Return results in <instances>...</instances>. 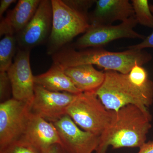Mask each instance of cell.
I'll return each mask as SVG.
<instances>
[{
	"mask_svg": "<svg viewBox=\"0 0 153 153\" xmlns=\"http://www.w3.org/2000/svg\"><path fill=\"white\" fill-rule=\"evenodd\" d=\"M20 139L30 144L41 153L53 145H62L59 133L54 124L31 112Z\"/></svg>",
	"mask_w": 153,
	"mask_h": 153,
	"instance_id": "7c38bea8",
	"label": "cell"
},
{
	"mask_svg": "<svg viewBox=\"0 0 153 153\" xmlns=\"http://www.w3.org/2000/svg\"><path fill=\"white\" fill-rule=\"evenodd\" d=\"M115 114V111L107 109L95 92L77 94L66 111L82 129L99 137L111 123Z\"/></svg>",
	"mask_w": 153,
	"mask_h": 153,
	"instance_id": "5b68a950",
	"label": "cell"
},
{
	"mask_svg": "<svg viewBox=\"0 0 153 153\" xmlns=\"http://www.w3.org/2000/svg\"><path fill=\"white\" fill-rule=\"evenodd\" d=\"M42 153H68L62 145L56 144L51 146Z\"/></svg>",
	"mask_w": 153,
	"mask_h": 153,
	"instance_id": "cb8c5ba5",
	"label": "cell"
},
{
	"mask_svg": "<svg viewBox=\"0 0 153 153\" xmlns=\"http://www.w3.org/2000/svg\"><path fill=\"white\" fill-rule=\"evenodd\" d=\"M13 97L30 105L34 95V76L30 63V50L20 49L7 71Z\"/></svg>",
	"mask_w": 153,
	"mask_h": 153,
	"instance_id": "30bf717a",
	"label": "cell"
},
{
	"mask_svg": "<svg viewBox=\"0 0 153 153\" xmlns=\"http://www.w3.org/2000/svg\"><path fill=\"white\" fill-rule=\"evenodd\" d=\"M151 12L153 14V4H150ZM153 48V32L144 39L139 44L132 45L127 47V49L143 50L146 48Z\"/></svg>",
	"mask_w": 153,
	"mask_h": 153,
	"instance_id": "603a6c76",
	"label": "cell"
},
{
	"mask_svg": "<svg viewBox=\"0 0 153 153\" xmlns=\"http://www.w3.org/2000/svg\"><path fill=\"white\" fill-rule=\"evenodd\" d=\"M52 17L51 1H41L33 18L16 36L21 49L30 50L49 38L52 30Z\"/></svg>",
	"mask_w": 153,
	"mask_h": 153,
	"instance_id": "9c48e42d",
	"label": "cell"
},
{
	"mask_svg": "<svg viewBox=\"0 0 153 153\" xmlns=\"http://www.w3.org/2000/svg\"><path fill=\"white\" fill-rule=\"evenodd\" d=\"M17 39L14 35L5 36L0 41V72H7L13 64Z\"/></svg>",
	"mask_w": 153,
	"mask_h": 153,
	"instance_id": "e0dca14e",
	"label": "cell"
},
{
	"mask_svg": "<svg viewBox=\"0 0 153 153\" xmlns=\"http://www.w3.org/2000/svg\"><path fill=\"white\" fill-rule=\"evenodd\" d=\"M12 92L10 81L7 72H0V99L1 102L7 100Z\"/></svg>",
	"mask_w": 153,
	"mask_h": 153,
	"instance_id": "7402d4cb",
	"label": "cell"
},
{
	"mask_svg": "<svg viewBox=\"0 0 153 153\" xmlns=\"http://www.w3.org/2000/svg\"><path fill=\"white\" fill-rule=\"evenodd\" d=\"M41 1L19 0L16 5L2 19L0 36L18 34L23 30L36 13Z\"/></svg>",
	"mask_w": 153,
	"mask_h": 153,
	"instance_id": "5bb4252c",
	"label": "cell"
},
{
	"mask_svg": "<svg viewBox=\"0 0 153 153\" xmlns=\"http://www.w3.org/2000/svg\"><path fill=\"white\" fill-rule=\"evenodd\" d=\"M135 16L131 2L128 0H96L95 7L88 15L91 25H111Z\"/></svg>",
	"mask_w": 153,
	"mask_h": 153,
	"instance_id": "4fadbf2b",
	"label": "cell"
},
{
	"mask_svg": "<svg viewBox=\"0 0 153 153\" xmlns=\"http://www.w3.org/2000/svg\"><path fill=\"white\" fill-rule=\"evenodd\" d=\"M53 123L67 153H92L96 150L100 137L79 128L68 115Z\"/></svg>",
	"mask_w": 153,
	"mask_h": 153,
	"instance_id": "8fae6325",
	"label": "cell"
},
{
	"mask_svg": "<svg viewBox=\"0 0 153 153\" xmlns=\"http://www.w3.org/2000/svg\"><path fill=\"white\" fill-rule=\"evenodd\" d=\"M135 17L138 24L153 28V14L148 0H132Z\"/></svg>",
	"mask_w": 153,
	"mask_h": 153,
	"instance_id": "ac0fdd59",
	"label": "cell"
},
{
	"mask_svg": "<svg viewBox=\"0 0 153 153\" xmlns=\"http://www.w3.org/2000/svg\"><path fill=\"white\" fill-rule=\"evenodd\" d=\"M76 95L68 92L51 91L35 84L30 112L54 123L67 114V108Z\"/></svg>",
	"mask_w": 153,
	"mask_h": 153,
	"instance_id": "ba28073f",
	"label": "cell"
},
{
	"mask_svg": "<svg viewBox=\"0 0 153 153\" xmlns=\"http://www.w3.org/2000/svg\"><path fill=\"white\" fill-rule=\"evenodd\" d=\"M71 8L83 13L88 14V10L95 4L96 0H63Z\"/></svg>",
	"mask_w": 153,
	"mask_h": 153,
	"instance_id": "44dd1931",
	"label": "cell"
},
{
	"mask_svg": "<svg viewBox=\"0 0 153 153\" xmlns=\"http://www.w3.org/2000/svg\"><path fill=\"white\" fill-rule=\"evenodd\" d=\"M30 113V105L13 98L0 104V149L21 138Z\"/></svg>",
	"mask_w": 153,
	"mask_h": 153,
	"instance_id": "52a82bcc",
	"label": "cell"
},
{
	"mask_svg": "<svg viewBox=\"0 0 153 153\" xmlns=\"http://www.w3.org/2000/svg\"><path fill=\"white\" fill-rule=\"evenodd\" d=\"M0 153H41L30 144L19 139L0 149Z\"/></svg>",
	"mask_w": 153,
	"mask_h": 153,
	"instance_id": "d6986e66",
	"label": "cell"
},
{
	"mask_svg": "<svg viewBox=\"0 0 153 153\" xmlns=\"http://www.w3.org/2000/svg\"><path fill=\"white\" fill-rule=\"evenodd\" d=\"M103 83L96 94L107 109L117 111L121 108L132 104L144 109L153 102V82L138 86L129 78L128 74L117 71H104Z\"/></svg>",
	"mask_w": 153,
	"mask_h": 153,
	"instance_id": "3957f363",
	"label": "cell"
},
{
	"mask_svg": "<svg viewBox=\"0 0 153 153\" xmlns=\"http://www.w3.org/2000/svg\"><path fill=\"white\" fill-rule=\"evenodd\" d=\"M75 87L81 92H95L105 79L104 71H98L91 64H85L63 69Z\"/></svg>",
	"mask_w": 153,
	"mask_h": 153,
	"instance_id": "9a60e30c",
	"label": "cell"
},
{
	"mask_svg": "<svg viewBox=\"0 0 153 153\" xmlns=\"http://www.w3.org/2000/svg\"><path fill=\"white\" fill-rule=\"evenodd\" d=\"M137 153H153V141L145 143L139 148Z\"/></svg>",
	"mask_w": 153,
	"mask_h": 153,
	"instance_id": "d4e9b609",
	"label": "cell"
},
{
	"mask_svg": "<svg viewBox=\"0 0 153 153\" xmlns=\"http://www.w3.org/2000/svg\"><path fill=\"white\" fill-rule=\"evenodd\" d=\"M52 30L49 38L48 53L54 55L64 45L90 28L89 14L71 8L63 0H51Z\"/></svg>",
	"mask_w": 153,
	"mask_h": 153,
	"instance_id": "277c9868",
	"label": "cell"
},
{
	"mask_svg": "<svg viewBox=\"0 0 153 153\" xmlns=\"http://www.w3.org/2000/svg\"><path fill=\"white\" fill-rule=\"evenodd\" d=\"M137 24L134 16L117 25H91L90 28L74 43V47L82 49L102 47L111 41L124 38L143 40L146 36L134 30Z\"/></svg>",
	"mask_w": 153,
	"mask_h": 153,
	"instance_id": "8992f818",
	"label": "cell"
},
{
	"mask_svg": "<svg viewBox=\"0 0 153 153\" xmlns=\"http://www.w3.org/2000/svg\"><path fill=\"white\" fill-rule=\"evenodd\" d=\"M128 74L131 81L138 86H144L151 80L147 70L140 65L134 66Z\"/></svg>",
	"mask_w": 153,
	"mask_h": 153,
	"instance_id": "ffe728a7",
	"label": "cell"
},
{
	"mask_svg": "<svg viewBox=\"0 0 153 153\" xmlns=\"http://www.w3.org/2000/svg\"><path fill=\"white\" fill-rule=\"evenodd\" d=\"M152 116L148 109L130 104L115 114L111 123L100 136L95 153H106L108 147L139 148L146 142L152 128Z\"/></svg>",
	"mask_w": 153,
	"mask_h": 153,
	"instance_id": "6da1fadb",
	"label": "cell"
},
{
	"mask_svg": "<svg viewBox=\"0 0 153 153\" xmlns=\"http://www.w3.org/2000/svg\"><path fill=\"white\" fill-rule=\"evenodd\" d=\"M152 56L144 49H127L120 52L107 51L102 47H93L80 51L68 48L59 50L52 56L53 63L62 69L85 64H91L123 74L131 68L143 66L151 61Z\"/></svg>",
	"mask_w": 153,
	"mask_h": 153,
	"instance_id": "7a4b0ae2",
	"label": "cell"
},
{
	"mask_svg": "<svg viewBox=\"0 0 153 153\" xmlns=\"http://www.w3.org/2000/svg\"><path fill=\"white\" fill-rule=\"evenodd\" d=\"M15 0H1L0 4V17L1 18L3 14L7 10L11 4L16 2Z\"/></svg>",
	"mask_w": 153,
	"mask_h": 153,
	"instance_id": "484cf974",
	"label": "cell"
},
{
	"mask_svg": "<svg viewBox=\"0 0 153 153\" xmlns=\"http://www.w3.org/2000/svg\"><path fill=\"white\" fill-rule=\"evenodd\" d=\"M34 82L36 85L51 91L75 94L81 93L63 69L54 63L47 72L34 76Z\"/></svg>",
	"mask_w": 153,
	"mask_h": 153,
	"instance_id": "2e32d148",
	"label": "cell"
}]
</instances>
